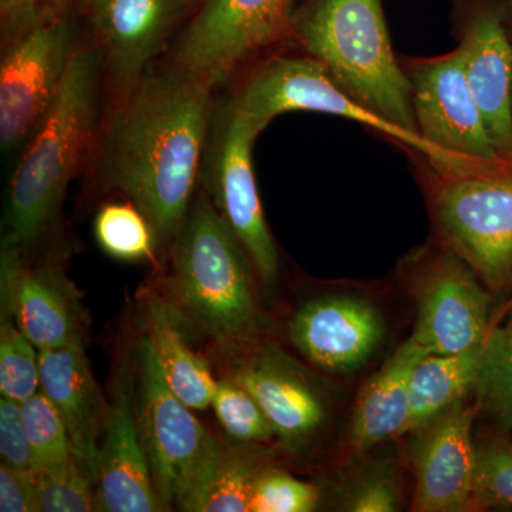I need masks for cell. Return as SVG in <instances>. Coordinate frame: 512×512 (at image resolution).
Instances as JSON below:
<instances>
[{
  "instance_id": "cell-1",
  "label": "cell",
  "mask_w": 512,
  "mask_h": 512,
  "mask_svg": "<svg viewBox=\"0 0 512 512\" xmlns=\"http://www.w3.org/2000/svg\"><path fill=\"white\" fill-rule=\"evenodd\" d=\"M211 89L180 69L141 79L107 137L110 184L146 215L160 245L174 241L190 210Z\"/></svg>"
},
{
  "instance_id": "cell-2",
  "label": "cell",
  "mask_w": 512,
  "mask_h": 512,
  "mask_svg": "<svg viewBox=\"0 0 512 512\" xmlns=\"http://www.w3.org/2000/svg\"><path fill=\"white\" fill-rule=\"evenodd\" d=\"M170 306L191 328L225 346L258 336L262 312L254 265L207 198L192 204L173 241Z\"/></svg>"
},
{
  "instance_id": "cell-3",
  "label": "cell",
  "mask_w": 512,
  "mask_h": 512,
  "mask_svg": "<svg viewBox=\"0 0 512 512\" xmlns=\"http://www.w3.org/2000/svg\"><path fill=\"white\" fill-rule=\"evenodd\" d=\"M100 66L99 50L74 52L56 99L13 174L6 244L19 251H28L55 218L92 141Z\"/></svg>"
},
{
  "instance_id": "cell-4",
  "label": "cell",
  "mask_w": 512,
  "mask_h": 512,
  "mask_svg": "<svg viewBox=\"0 0 512 512\" xmlns=\"http://www.w3.org/2000/svg\"><path fill=\"white\" fill-rule=\"evenodd\" d=\"M292 32L357 103L419 133L412 83L394 55L382 0H309Z\"/></svg>"
},
{
  "instance_id": "cell-5",
  "label": "cell",
  "mask_w": 512,
  "mask_h": 512,
  "mask_svg": "<svg viewBox=\"0 0 512 512\" xmlns=\"http://www.w3.org/2000/svg\"><path fill=\"white\" fill-rule=\"evenodd\" d=\"M436 175L429 204L437 241L476 272L494 298L495 320L512 299V161Z\"/></svg>"
},
{
  "instance_id": "cell-6",
  "label": "cell",
  "mask_w": 512,
  "mask_h": 512,
  "mask_svg": "<svg viewBox=\"0 0 512 512\" xmlns=\"http://www.w3.org/2000/svg\"><path fill=\"white\" fill-rule=\"evenodd\" d=\"M134 375L138 430L161 508L195 512L224 446L165 382L147 336L137 343Z\"/></svg>"
},
{
  "instance_id": "cell-7",
  "label": "cell",
  "mask_w": 512,
  "mask_h": 512,
  "mask_svg": "<svg viewBox=\"0 0 512 512\" xmlns=\"http://www.w3.org/2000/svg\"><path fill=\"white\" fill-rule=\"evenodd\" d=\"M402 279L416 313L412 338L430 355L483 346L495 302L470 265L440 241L404 258Z\"/></svg>"
},
{
  "instance_id": "cell-8",
  "label": "cell",
  "mask_w": 512,
  "mask_h": 512,
  "mask_svg": "<svg viewBox=\"0 0 512 512\" xmlns=\"http://www.w3.org/2000/svg\"><path fill=\"white\" fill-rule=\"evenodd\" d=\"M228 107L244 116L259 134L279 114L288 111H315L332 114L375 128L397 138L429 158L437 174H456L467 163L447 156L427 143L419 133L403 130L367 110L349 96L316 59H274L265 63L229 101Z\"/></svg>"
},
{
  "instance_id": "cell-9",
  "label": "cell",
  "mask_w": 512,
  "mask_h": 512,
  "mask_svg": "<svg viewBox=\"0 0 512 512\" xmlns=\"http://www.w3.org/2000/svg\"><path fill=\"white\" fill-rule=\"evenodd\" d=\"M295 0H207L175 52V69L214 87L245 57L292 32Z\"/></svg>"
},
{
  "instance_id": "cell-10",
  "label": "cell",
  "mask_w": 512,
  "mask_h": 512,
  "mask_svg": "<svg viewBox=\"0 0 512 512\" xmlns=\"http://www.w3.org/2000/svg\"><path fill=\"white\" fill-rule=\"evenodd\" d=\"M72 26L37 20L13 37L0 66V143L5 151L35 133L74 55Z\"/></svg>"
},
{
  "instance_id": "cell-11",
  "label": "cell",
  "mask_w": 512,
  "mask_h": 512,
  "mask_svg": "<svg viewBox=\"0 0 512 512\" xmlns=\"http://www.w3.org/2000/svg\"><path fill=\"white\" fill-rule=\"evenodd\" d=\"M417 131L427 143L463 163L503 160L491 143L468 83L460 47L409 64Z\"/></svg>"
},
{
  "instance_id": "cell-12",
  "label": "cell",
  "mask_w": 512,
  "mask_h": 512,
  "mask_svg": "<svg viewBox=\"0 0 512 512\" xmlns=\"http://www.w3.org/2000/svg\"><path fill=\"white\" fill-rule=\"evenodd\" d=\"M241 345L245 353L227 376L254 397L286 450L308 446L328 423V396L311 373L276 343L256 336Z\"/></svg>"
},
{
  "instance_id": "cell-13",
  "label": "cell",
  "mask_w": 512,
  "mask_h": 512,
  "mask_svg": "<svg viewBox=\"0 0 512 512\" xmlns=\"http://www.w3.org/2000/svg\"><path fill=\"white\" fill-rule=\"evenodd\" d=\"M477 420L473 396L466 397L404 436L414 478L410 511L471 512Z\"/></svg>"
},
{
  "instance_id": "cell-14",
  "label": "cell",
  "mask_w": 512,
  "mask_h": 512,
  "mask_svg": "<svg viewBox=\"0 0 512 512\" xmlns=\"http://www.w3.org/2000/svg\"><path fill=\"white\" fill-rule=\"evenodd\" d=\"M464 69L498 157L512 161V45L505 0H456Z\"/></svg>"
},
{
  "instance_id": "cell-15",
  "label": "cell",
  "mask_w": 512,
  "mask_h": 512,
  "mask_svg": "<svg viewBox=\"0 0 512 512\" xmlns=\"http://www.w3.org/2000/svg\"><path fill=\"white\" fill-rule=\"evenodd\" d=\"M258 131L227 106L218 127L212 160L214 205L248 252L255 272L266 286L279 272V254L266 225L252 167V147Z\"/></svg>"
},
{
  "instance_id": "cell-16",
  "label": "cell",
  "mask_w": 512,
  "mask_h": 512,
  "mask_svg": "<svg viewBox=\"0 0 512 512\" xmlns=\"http://www.w3.org/2000/svg\"><path fill=\"white\" fill-rule=\"evenodd\" d=\"M386 329L375 302L352 293H332L303 303L289 320L288 336L313 366L342 375L375 356Z\"/></svg>"
},
{
  "instance_id": "cell-17",
  "label": "cell",
  "mask_w": 512,
  "mask_h": 512,
  "mask_svg": "<svg viewBox=\"0 0 512 512\" xmlns=\"http://www.w3.org/2000/svg\"><path fill=\"white\" fill-rule=\"evenodd\" d=\"M96 485L103 511H163L138 430L134 367L121 370L114 382L97 458Z\"/></svg>"
},
{
  "instance_id": "cell-18",
  "label": "cell",
  "mask_w": 512,
  "mask_h": 512,
  "mask_svg": "<svg viewBox=\"0 0 512 512\" xmlns=\"http://www.w3.org/2000/svg\"><path fill=\"white\" fill-rule=\"evenodd\" d=\"M3 308L37 350L83 343L84 315L73 286L49 266L26 265L6 244L2 256Z\"/></svg>"
},
{
  "instance_id": "cell-19",
  "label": "cell",
  "mask_w": 512,
  "mask_h": 512,
  "mask_svg": "<svg viewBox=\"0 0 512 512\" xmlns=\"http://www.w3.org/2000/svg\"><path fill=\"white\" fill-rule=\"evenodd\" d=\"M40 390L62 414L73 456L96 483L109 404L94 379L83 343L39 350Z\"/></svg>"
},
{
  "instance_id": "cell-20",
  "label": "cell",
  "mask_w": 512,
  "mask_h": 512,
  "mask_svg": "<svg viewBox=\"0 0 512 512\" xmlns=\"http://www.w3.org/2000/svg\"><path fill=\"white\" fill-rule=\"evenodd\" d=\"M114 79L133 90L183 9L184 0H84Z\"/></svg>"
},
{
  "instance_id": "cell-21",
  "label": "cell",
  "mask_w": 512,
  "mask_h": 512,
  "mask_svg": "<svg viewBox=\"0 0 512 512\" xmlns=\"http://www.w3.org/2000/svg\"><path fill=\"white\" fill-rule=\"evenodd\" d=\"M430 355L410 336L357 394L348 429L339 447V464L353 463L377 447L400 440L409 414L414 367Z\"/></svg>"
},
{
  "instance_id": "cell-22",
  "label": "cell",
  "mask_w": 512,
  "mask_h": 512,
  "mask_svg": "<svg viewBox=\"0 0 512 512\" xmlns=\"http://www.w3.org/2000/svg\"><path fill=\"white\" fill-rule=\"evenodd\" d=\"M483 346L453 355H427L417 363L410 379L409 414L400 439L453 404L473 396Z\"/></svg>"
},
{
  "instance_id": "cell-23",
  "label": "cell",
  "mask_w": 512,
  "mask_h": 512,
  "mask_svg": "<svg viewBox=\"0 0 512 512\" xmlns=\"http://www.w3.org/2000/svg\"><path fill=\"white\" fill-rule=\"evenodd\" d=\"M147 338L170 389L192 410H205L211 406L217 389L207 363L195 355L175 326L173 313L167 302L157 295L147 303Z\"/></svg>"
},
{
  "instance_id": "cell-24",
  "label": "cell",
  "mask_w": 512,
  "mask_h": 512,
  "mask_svg": "<svg viewBox=\"0 0 512 512\" xmlns=\"http://www.w3.org/2000/svg\"><path fill=\"white\" fill-rule=\"evenodd\" d=\"M473 400L478 420L512 431V299L485 339Z\"/></svg>"
},
{
  "instance_id": "cell-25",
  "label": "cell",
  "mask_w": 512,
  "mask_h": 512,
  "mask_svg": "<svg viewBox=\"0 0 512 512\" xmlns=\"http://www.w3.org/2000/svg\"><path fill=\"white\" fill-rule=\"evenodd\" d=\"M403 467L399 457L366 454L340 466L342 477L336 485V508L349 512H396L404 500Z\"/></svg>"
},
{
  "instance_id": "cell-26",
  "label": "cell",
  "mask_w": 512,
  "mask_h": 512,
  "mask_svg": "<svg viewBox=\"0 0 512 512\" xmlns=\"http://www.w3.org/2000/svg\"><path fill=\"white\" fill-rule=\"evenodd\" d=\"M512 511V431L481 421L474 430L471 512Z\"/></svg>"
},
{
  "instance_id": "cell-27",
  "label": "cell",
  "mask_w": 512,
  "mask_h": 512,
  "mask_svg": "<svg viewBox=\"0 0 512 512\" xmlns=\"http://www.w3.org/2000/svg\"><path fill=\"white\" fill-rule=\"evenodd\" d=\"M264 466L261 458L249 451L224 447L195 512H251L256 478Z\"/></svg>"
},
{
  "instance_id": "cell-28",
  "label": "cell",
  "mask_w": 512,
  "mask_h": 512,
  "mask_svg": "<svg viewBox=\"0 0 512 512\" xmlns=\"http://www.w3.org/2000/svg\"><path fill=\"white\" fill-rule=\"evenodd\" d=\"M211 406L222 430L235 443L259 447L278 441L276 431L264 410L231 377L225 376L224 379L217 380Z\"/></svg>"
},
{
  "instance_id": "cell-29",
  "label": "cell",
  "mask_w": 512,
  "mask_h": 512,
  "mask_svg": "<svg viewBox=\"0 0 512 512\" xmlns=\"http://www.w3.org/2000/svg\"><path fill=\"white\" fill-rule=\"evenodd\" d=\"M20 406L28 431L33 470H55L76 460L62 414L42 390Z\"/></svg>"
},
{
  "instance_id": "cell-30",
  "label": "cell",
  "mask_w": 512,
  "mask_h": 512,
  "mask_svg": "<svg viewBox=\"0 0 512 512\" xmlns=\"http://www.w3.org/2000/svg\"><path fill=\"white\" fill-rule=\"evenodd\" d=\"M94 231L100 247L121 261L150 258L158 244L150 221L133 202L104 205L97 214Z\"/></svg>"
},
{
  "instance_id": "cell-31",
  "label": "cell",
  "mask_w": 512,
  "mask_h": 512,
  "mask_svg": "<svg viewBox=\"0 0 512 512\" xmlns=\"http://www.w3.org/2000/svg\"><path fill=\"white\" fill-rule=\"evenodd\" d=\"M2 308L0 326V393L22 403L40 390L39 350Z\"/></svg>"
},
{
  "instance_id": "cell-32",
  "label": "cell",
  "mask_w": 512,
  "mask_h": 512,
  "mask_svg": "<svg viewBox=\"0 0 512 512\" xmlns=\"http://www.w3.org/2000/svg\"><path fill=\"white\" fill-rule=\"evenodd\" d=\"M36 508L42 512H90L101 510L94 480L76 460L55 470L35 471Z\"/></svg>"
},
{
  "instance_id": "cell-33",
  "label": "cell",
  "mask_w": 512,
  "mask_h": 512,
  "mask_svg": "<svg viewBox=\"0 0 512 512\" xmlns=\"http://www.w3.org/2000/svg\"><path fill=\"white\" fill-rule=\"evenodd\" d=\"M320 500L318 485L265 464L256 478L251 512H312L318 510Z\"/></svg>"
},
{
  "instance_id": "cell-34",
  "label": "cell",
  "mask_w": 512,
  "mask_h": 512,
  "mask_svg": "<svg viewBox=\"0 0 512 512\" xmlns=\"http://www.w3.org/2000/svg\"><path fill=\"white\" fill-rule=\"evenodd\" d=\"M0 457L2 463L10 467L33 470L22 406L3 396L0 399Z\"/></svg>"
},
{
  "instance_id": "cell-35",
  "label": "cell",
  "mask_w": 512,
  "mask_h": 512,
  "mask_svg": "<svg viewBox=\"0 0 512 512\" xmlns=\"http://www.w3.org/2000/svg\"><path fill=\"white\" fill-rule=\"evenodd\" d=\"M0 511L36 512L35 470L0 466Z\"/></svg>"
},
{
  "instance_id": "cell-36",
  "label": "cell",
  "mask_w": 512,
  "mask_h": 512,
  "mask_svg": "<svg viewBox=\"0 0 512 512\" xmlns=\"http://www.w3.org/2000/svg\"><path fill=\"white\" fill-rule=\"evenodd\" d=\"M37 5L36 0H0L3 33L16 37L35 25Z\"/></svg>"
},
{
  "instance_id": "cell-37",
  "label": "cell",
  "mask_w": 512,
  "mask_h": 512,
  "mask_svg": "<svg viewBox=\"0 0 512 512\" xmlns=\"http://www.w3.org/2000/svg\"><path fill=\"white\" fill-rule=\"evenodd\" d=\"M505 25L512 36V0H505Z\"/></svg>"
},
{
  "instance_id": "cell-38",
  "label": "cell",
  "mask_w": 512,
  "mask_h": 512,
  "mask_svg": "<svg viewBox=\"0 0 512 512\" xmlns=\"http://www.w3.org/2000/svg\"><path fill=\"white\" fill-rule=\"evenodd\" d=\"M37 3H59L64 2V0H36Z\"/></svg>"
}]
</instances>
